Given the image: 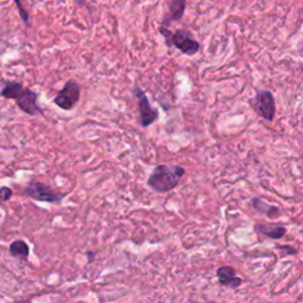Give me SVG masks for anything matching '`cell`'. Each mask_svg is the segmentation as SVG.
<instances>
[{
  "instance_id": "30bf717a",
  "label": "cell",
  "mask_w": 303,
  "mask_h": 303,
  "mask_svg": "<svg viewBox=\"0 0 303 303\" xmlns=\"http://www.w3.org/2000/svg\"><path fill=\"white\" fill-rule=\"evenodd\" d=\"M8 251L11 254V256L19 258V260L24 261V262H26L28 255H30V248H28L26 242H24L23 239H15V241L12 242L9 244Z\"/></svg>"
},
{
  "instance_id": "7a4b0ae2",
  "label": "cell",
  "mask_w": 303,
  "mask_h": 303,
  "mask_svg": "<svg viewBox=\"0 0 303 303\" xmlns=\"http://www.w3.org/2000/svg\"><path fill=\"white\" fill-rule=\"evenodd\" d=\"M24 193L27 197H30L31 199L37 200V202L50 204H59L65 198L64 193H57L51 189L49 185L34 179L28 181L24 189Z\"/></svg>"
},
{
  "instance_id": "2e32d148",
  "label": "cell",
  "mask_w": 303,
  "mask_h": 303,
  "mask_svg": "<svg viewBox=\"0 0 303 303\" xmlns=\"http://www.w3.org/2000/svg\"><path fill=\"white\" fill-rule=\"evenodd\" d=\"M160 33L164 36L165 38V41L166 44H167V46H171L172 45V38H173V33L171 32V30H168L167 27L165 26H160Z\"/></svg>"
},
{
  "instance_id": "277c9868",
  "label": "cell",
  "mask_w": 303,
  "mask_h": 303,
  "mask_svg": "<svg viewBox=\"0 0 303 303\" xmlns=\"http://www.w3.org/2000/svg\"><path fill=\"white\" fill-rule=\"evenodd\" d=\"M134 95L138 98V107L140 114V126L142 128H147L158 120V110L154 109L149 103V100L146 92L140 87H135L133 89Z\"/></svg>"
},
{
  "instance_id": "ac0fdd59",
  "label": "cell",
  "mask_w": 303,
  "mask_h": 303,
  "mask_svg": "<svg viewBox=\"0 0 303 303\" xmlns=\"http://www.w3.org/2000/svg\"><path fill=\"white\" fill-rule=\"evenodd\" d=\"M74 1H79V0H74Z\"/></svg>"
},
{
  "instance_id": "6da1fadb",
  "label": "cell",
  "mask_w": 303,
  "mask_h": 303,
  "mask_svg": "<svg viewBox=\"0 0 303 303\" xmlns=\"http://www.w3.org/2000/svg\"><path fill=\"white\" fill-rule=\"evenodd\" d=\"M185 174L183 166L175 165H158L153 170L147 179L149 189L158 193H167L174 190L180 183Z\"/></svg>"
},
{
  "instance_id": "9c48e42d",
  "label": "cell",
  "mask_w": 303,
  "mask_h": 303,
  "mask_svg": "<svg viewBox=\"0 0 303 303\" xmlns=\"http://www.w3.org/2000/svg\"><path fill=\"white\" fill-rule=\"evenodd\" d=\"M187 0H168V13L165 15L161 26H170L174 21L181 20L186 8Z\"/></svg>"
},
{
  "instance_id": "5bb4252c",
  "label": "cell",
  "mask_w": 303,
  "mask_h": 303,
  "mask_svg": "<svg viewBox=\"0 0 303 303\" xmlns=\"http://www.w3.org/2000/svg\"><path fill=\"white\" fill-rule=\"evenodd\" d=\"M13 1L15 2V5H17L19 14H20V17H21V19H23L25 25H26V26H30V21H28V13L25 11L24 6L21 5V1L20 0H13Z\"/></svg>"
},
{
  "instance_id": "5b68a950",
  "label": "cell",
  "mask_w": 303,
  "mask_h": 303,
  "mask_svg": "<svg viewBox=\"0 0 303 303\" xmlns=\"http://www.w3.org/2000/svg\"><path fill=\"white\" fill-rule=\"evenodd\" d=\"M172 45H174L181 53L187 56H194L199 52L200 45L197 40H194L189 31L178 30L173 33Z\"/></svg>"
},
{
  "instance_id": "3957f363",
  "label": "cell",
  "mask_w": 303,
  "mask_h": 303,
  "mask_svg": "<svg viewBox=\"0 0 303 303\" xmlns=\"http://www.w3.org/2000/svg\"><path fill=\"white\" fill-rule=\"evenodd\" d=\"M81 97V87L77 82L68 81L62 90L57 92L53 103L63 110H71L78 103Z\"/></svg>"
},
{
  "instance_id": "7c38bea8",
  "label": "cell",
  "mask_w": 303,
  "mask_h": 303,
  "mask_svg": "<svg viewBox=\"0 0 303 303\" xmlns=\"http://www.w3.org/2000/svg\"><path fill=\"white\" fill-rule=\"evenodd\" d=\"M256 230L260 234L273 239L282 238L286 234V228L279 225H257Z\"/></svg>"
},
{
  "instance_id": "4fadbf2b",
  "label": "cell",
  "mask_w": 303,
  "mask_h": 303,
  "mask_svg": "<svg viewBox=\"0 0 303 303\" xmlns=\"http://www.w3.org/2000/svg\"><path fill=\"white\" fill-rule=\"evenodd\" d=\"M250 205L253 206L255 210H257L258 212L266 213V215H268L269 217H274L276 216V213H279L277 207L269 205V204L263 202V200L260 199V198H254V199H251Z\"/></svg>"
},
{
  "instance_id": "ba28073f",
  "label": "cell",
  "mask_w": 303,
  "mask_h": 303,
  "mask_svg": "<svg viewBox=\"0 0 303 303\" xmlns=\"http://www.w3.org/2000/svg\"><path fill=\"white\" fill-rule=\"evenodd\" d=\"M216 275L218 277L219 285L230 289H237L242 285V279L237 276L236 270L232 267L223 266L219 267L216 271Z\"/></svg>"
},
{
  "instance_id": "9a60e30c",
  "label": "cell",
  "mask_w": 303,
  "mask_h": 303,
  "mask_svg": "<svg viewBox=\"0 0 303 303\" xmlns=\"http://www.w3.org/2000/svg\"><path fill=\"white\" fill-rule=\"evenodd\" d=\"M12 194H13V191L7 186H2L1 189H0V198H1L2 203H6L7 200L11 199Z\"/></svg>"
},
{
  "instance_id": "52a82bcc",
  "label": "cell",
  "mask_w": 303,
  "mask_h": 303,
  "mask_svg": "<svg viewBox=\"0 0 303 303\" xmlns=\"http://www.w3.org/2000/svg\"><path fill=\"white\" fill-rule=\"evenodd\" d=\"M38 94L31 90L30 88H25L21 90L19 96L15 98V104L19 107L23 113L30 115V116H36L38 114L43 113L39 106L37 104Z\"/></svg>"
},
{
  "instance_id": "d6986e66",
  "label": "cell",
  "mask_w": 303,
  "mask_h": 303,
  "mask_svg": "<svg viewBox=\"0 0 303 303\" xmlns=\"http://www.w3.org/2000/svg\"><path fill=\"white\" fill-rule=\"evenodd\" d=\"M27 303H31V302H27Z\"/></svg>"
},
{
  "instance_id": "8fae6325",
  "label": "cell",
  "mask_w": 303,
  "mask_h": 303,
  "mask_svg": "<svg viewBox=\"0 0 303 303\" xmlns=\"http://www.w3.org/2000/svg\"><path fill=\"white\" fill-rule=\"evenodd\" d=\"M24 89V85L19 82L14 81H6L4 83V87L1 89V96L5 98H11L15 100L19 96L21 90Z\"/></svg>"
},
{
  "instance_id": "8992f818",
  "label": "cell",
  "mask_w": 303,
  "mask_h": 303,
  "mask_svg": "<svg viewBox=\"0 0 303 303\" xmlns=\"http://www.w3.org/2000/svg\"><path fill=\"white\" fill-rule=\"evenodd\" d=\"M255 109L260 113L261 116L267 121H273L275 116V100L270 91H258L256 98L253 101Z\"/></svg>"
},
{
  "instance_id": "e0dca14e",
  "label": "cell",
  "mask_w": 303,
  "mask_h": 303,
  "mask_svg": "<svg viewBox=\"0 0 303 303\" xmlns=\"http://www.w3.org/2000/svg\"><path fill=\"white\" fill-rule=\"evenodd\" d=\"M87 257L89 258V263H91L92 261H94L95 253H92V251H88V253H87Z\"/></svg>"
}]
</instances>
